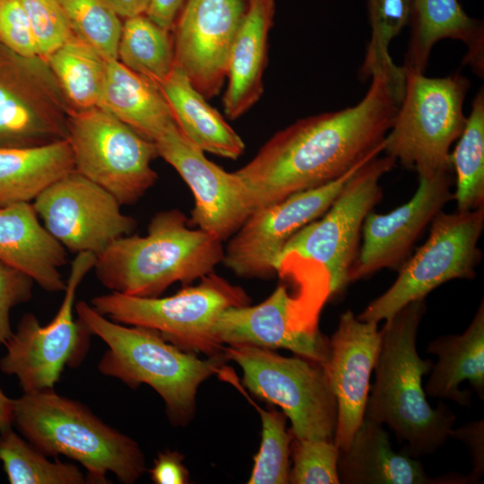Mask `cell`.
Masks as SVG:
<instances>
[{
    "instance_id": "1",
    "label": "cell",
    "mask_w": 484,
    "mask_h": 484,
    "mask_svg": "<svg viewBox=\"0 0 484 484\" xmlns=\"http://www.w3.org/2000/svg\"><path fill=\"white\" fill-rule=\"evenodd\" d=\"M354 106L304 117L273 134L236 171L254 211L324 186L384 151L404 91L402 67L378 68Z\"/></svg>"
},
{
    "instance_id": "2",
    "label": "cell",
    "mask_w": 484,
    "mask_h": 484,
    "mask_svg": "<svg viewBox=\"0 0 484 484\" xmlns=\"http://www.w3.org/2000/svg\"><path fill=\"white\" fill-rule=\"evenodd\" d=\"M425 312V298H421L385 321L364 417L387 425L400 442L406 443V453L416 459L443 446L456 419L441 402L432 408L422 387V376L433 366L431 360L419 357L416 346Z\"/></svg>"
},
{
    "instance_id": "3",
    "label": "cell",
    "mask_w": 484,
    "mask_h": 484,
    "mask_svg": "<svg viewBox=\"0 0 484 484\" xmlns=\"http://www.w3.org/2000/svg\"><path fill=\"white\" fill-rule=\"evenodd\" d=\"M221 241L192 229L178 209L156 213L145 236L116 239L96 256L93 270L111 291L139 298H158L170 285H188L213 272L222 262Z\"/></svg>"
},
{
    "instance_id": "4",
    "label": "cell",
    "mask_w": 484,
    "mask_h": 484,
    "mask_svg": "<svg viewBox=\"0 0 484 484\" xmlns=\"http://www.w3.org/2000/svg\"><path fill=\"white\" fill-rule=\"evenodd\" d=\"M79 321L108 347L98 368L135 389L150 385L163 399L167 414L175 424H186L194 416L199 385L219 373L228 359L224 351L200 359L166 341L152 329L114 322L86 301H78Z\"/></svg>"
},
{
    "instance_id": "5",
    "label": "cell",
    "mask_w": 484,
    "mask_h": 484,
    "mask_svg": "<svg viewBox=\"0 0 484 484\" xmlns=\"http://www.w3.org/2000/svg\"><path fill=\"white\" fill-rule=\"evenodd\" d=\"M13 424L47 456L65 455L80 462L87 483H108L110 472L120 482L133 484L146 471L143 453L133 438L54 389L24 393L14 400Z\"/></svg>"
},
{
    "instance_id": "6",
    "label": "cell",
    "mask_w": 484,
    "mask_h": 484,
    "mask_svg": "<svg viewBox=\"0 0 484 484\" xmlns=\"http://www.w3.org/2000/svg\"><path fill=\"white\" fill-rule=\"evenodd\" d=\"M287 278L256 306L232 307L223 311L214 325L222 345L248 344L267 349H287L299 357L324 365L329 357V339L321 334L318 318L331 295L330 279L320 264L295 255H281Z\"/></svg>"
},
{
    "instance_id": "7",
    "label": "cell",
    "mask_w": 484,
    "mask_h": 484,
    "mask_svg": "<svg viewBox=\"0 0 484 484\" xmlns=\"http://www.w3.org/2000/svg\"><path fill=\"white\" fill-rule=\"evenodd\" d=\"M403 71L402 99L383 151L415 169L419 177L453 172L450 149L465 127L463 103L470 81L459 73L433 78L412 69Z\"/></svg>"
},
{
    "instance_id": "8",
    "label": "cell",
    "mask_w": 484,
    "mask_h": 484,
    "mask_svg": "<svg viewBox=\"0 0 484 484\" xmlns=\"http://www.w3.org/2000/svg\"><path fill=\"white\" fill-rule=\"evenodd\" d=\"M249 303L241 287L213 272L202 277L196 286H187L169 297L139 298L111 291L91 300L97 312L114 322L155 330L177 348L209 357L223 352L224 346L214 333L220 315Z\"/></svg>"
},
{
    "instance_id": "9",
    "label": "cell",
    "mask_w": 484,
    "mask_h": 484,
    "mask_svg": "<svg viewBox=\"0 0 484 484\" xmlns=\"http://www.w3.org/2000/svg\"><path fill=\"white\" fill-rule=\"evenodd\" d=\"M223 351L240 367L251 393L282 409L293 437L333 441L337 402L321 364L248 344L229 345Z\"/></svg>"
},
{
    "instance_id": "10",
    "label": "cell",
    "mask_w": 484,
    "mask_h": 484,
    "mask_svg": "<svg viewBox=\"0 0 484 484\" xmlns=\"http://www.w3.org/2000/svg\"><path fill=\"white\" fill-rule=\"evenodd\" d=\"M74 171L109 192L121 205L137 203L158 179L155 144L108 111L72 110L67 138Z\"/></svg>"
},
{
    "instance_id": "11",
    "label": "cell",
    "mask_w": 484,
    "mask_h": 484,
    "mask_svg": "<svg viewBox=\"0 0 484 484\" xmlns=\"http://www.w3.org/2000/svg\"><path fill=\"white\" fill-rule=\"evenodd\" d=\"M429 225L425 244L401 266L393 285L357 316L359 320L386 321L445 282L475 277L481 258L478 242L484 227V206L462 212L441 211Z\"/></svg>"
},
{
    "instance_id": "12",
    "label": "cell",
    "mask_w": 484,
    "mask_h": 484,
    "mask_svg": "<svg viewBox=\"0 0 484 484\" xmlns=\"http://www.w3.org/2000/svg\"><path fill=\"white\" fill-rule=\"evenodd\" d=\"M95 261L92 253L76 254L55 317L43 326L34 314L23 315L4 344L7 351L0 360V369L18 378L23 393L54 389L65 367H76L82 360L91 333L75 320L73 307L77 288Z\"/></svg>"
},
{
    "instance_id": "13",
    "label": "cell",
    "mask_w": 484,
    "mask_h": 484,
    "mask_svg": "<svg viewBox=\"0 0 484 484\" xmlns=\"http://www.w3.org/2000/svg\"><path fill=\"white\" fill-rule=\"evenodd\" d=\"M395 163L390 156H376L359 168L328 210L294 234L281 256L295 255L320 264L329 275L331 294L340 292L349 283L364 220L381 201L380 179Z\"/></svg>"
},
{
    "instance_id": "14",
    "label": "cell",
    "mask_w": 484,
    "mask_h": 484,
    "mask_svg": "<svg viewBox=\"0 0 484 484\" xmlns=\"http://www.w3.org/2000/svg\"><path fill=\"white\" fill-rule=\"evenodd\" d=\"M72 110L46 59L20 56L0 43V148L66 139Z\"/></svg>"
},
{
    "instance_id": "15",
    "label": "cell",
    "mask_w": 484,
    "mask_h": 484,
    "mask_svg": "<svg viewBox=\"0 0 484 484\" xmlns=\"http://www.w3.org/2000/svg\"><path fill=\"white\" fill-rule=\"evenodd\" d=\"M32 205L46 229L74 254L97 256L136 228L109 192L75 171L48 186Z\"/></svg>"
},
{
    "instance_id": "16",
    "label": "cell",
    "mask_w": 484,
    "mask_h": 484,
    "mask_svg": "<svg viewBox=\"0 0 484 484\" xmlns=\"http://www.w3.org/2000/svg\"><path fill=\"white\" fill-rule=\"evenodd\" d=\"M365 163L324 186L254 211L229 238L222 263L239 277H273L287 242L328 210L347 180Z\"/></svg>"
},
{
    "instance_id": "17",
    "label": "cell",
    "mask_w": 484,
    "mask_h": 484,
    "mask_svg": "<svg viewBox=\"0 0 484 484\" xmlns=\"http://www.w3.org/2000/svg\"><path fill=\"white\" fill-rule=\"evenodd\" d=\"M152 143L158 155L177 170L194 194L190 226H196L221 242L229 238L254 212L242 179L236 172H227L209 160L175 119Z\"/></svg>"
},
{
    "instance_id": "18",
    "label": "cell",
    "mask_w": 484,
    "mask_h": 484,
    "mask_svg": "<svg viewBox=\"0 0 484 484\" xmlns=\"http://www.w3.org/2000/svg\"><path fill=\"white\" fill-rule=\"evenodd\" d=\"M247 0H186L172 30L176 64L206 99L227 78L230 51Z\"/></svg>"
},
{
    "instance_id": "19",
    "label": "cell",
    "mask_w": 484,
    "mask_h": 484,
    "mask_svg": "<svg viewBox=\"0 0 484 484\" xmlns=\"http://www.w3.org/2000/svg\"><path fill=\"white\" fill-rule=\"evenodd\" d=\"M452 172L419 177L413 196L388 212H369L362 226V244L349 273V282L385 268L398 271L414 243L443 207L454 198Z\"/></svg>"
},
{
    "instance_id": "20",
    "label": "cell",
    "mask_w": 484,
    "mask_h": 484,
    "mask_svg": "<svg viewBox=\"0 0 484 484\" xmlns=\"http://www.w3.org/2000/svg\"><path fill=\"white\" fill-rule=\"evenodd\" d=\"M377 323L359 320L348 310L329 339V357L322 365L337 402L333 443L345 450L365 417L369 379L380 351Z\"/></svg>"
},
{
    "instance_id": "21",
    "label": "cell",
    "mask_w": 484,
    "mask_h": 484,
    "mask_svg": "<svg viewBox=\"0 0 484 484\" xmlns=\"http://www.w3.org/2000/svg\"><path fill=\"white\" fill-rule=\"evenodd\" d=\"M338 475L344 484H465L471 475H427L420 462L392 448L383 425L364 418L345 450H339Z\"/></svg>"
},
{
    "instance_id": "22",
    "label": "cell",
    "mask_w": 484,
    "mask_h": 484,
    "mask_svg": "<svg viewBox=\"0 0 484 484\" xmlns=\"http://www.w3.org/2000/svg\"><path fill=\"white\" fill-rule=\"evenodd\" d=\"M0 261L48 292L65 291V248L46 229L30 203L0 208Z\"/></svg>"
},
{
    "instance_id": "23",
    "label": "cell",
    "mask_w": 484,
    "mask_h": 484,
    "mask_svg": "<svg viewBox=\"0 0 484 484\" xmlns=\"http://www.w3.org/2000/svg\"><path fill=\"white\" fill-rule=\"evenodd\" d=\"M410 35L403 69L425 73L434 45L441 39L462 41V63L479 77L484 74V25L469 16L458 0H408Z\"/></svg>"
},
{
    "instance_id": "24",
    "label": "cell",
    "mask_w": 484,
    "mask_h": 484,
    "mask_svg": "<svg viewBox=\"0 0 484 484\" xmlns=\"http://www.w3.org/2000/svg\"><path fill=\"white\" fill-rule=\"evenodd\" d=\"M275 9V0H247L228 65L223 108L229 119H237L247 112L264 92L268 37Z\"/></svg>"
},
{
    "instance_id": "25",
    "label": "cell",
    "mask_w": 484,
    "mask_h": 484,
    "mask_svg": "<svg viewBox=\"0 0 484 484\" xmlns=\"http://www.w3.org/2000/svg\"><path fill=\"white\" fill-rule=\"evenodd\" d=\"M427 352L438 357L431 368L425 393L432 398L449 399L459 405H471V392L460 390L463 381L483 399L484 395V303L480 307L461 334L439 336L427 348Z\"/></svg>"
},
{
    "instance_id": "26",
    "label": "cell",
    "mask_w": 484,
    "mask_h": 484,
    "mask_svg": "<svg viewBox=\"0 0 484 484\" xmlns=\"http://www.w3.org/2000/svg\"><path fill=\"white\" fill-rule=\"evenodd\" d=\"M158 88L177 125L203 151L230 160L244 153L246 147L241 137L191 84L177 64Z\"/></svg>"
},
{
    "instance_id": "27",
    "label": "cell",
    "mask_w": 484,
    "mask_h": 484,
    "mask_svg": "<svg viewBox=\"0 0 484 484\" xmlns=\"http://www.w3.org/2000/svg\"><path fill=\"white\" fill-rule=\"evenodd\" d=\"M98 107L153 141L174 120L159 88L125 66L118 59L106 63Z\"/></svg>"
},
{
    "instance_id": "28",
    "label": "cell",
    "mask_w": 484,
    "mask_h": 484,
    "mask_svg": "<svg viewBox=\"0 0 484 484\" xmlns=\"http://www.w3.org/2000/svg\"><path fill=\"white\" fill-rule=\"evenodd\" d=\"M73 171V159L67 139L33 147L0 148V208L30 203Z\"/></svg>"
},
{
    "instance_id": "29",
    "label": "cell",
    "mask_w": 484,
    "mask_h": 484,
    "mask_svg": "<svg viewBox=\"0 0 484 484\" xmlns=\"http://www.w3.org/2000/svg\"><path fill=\"white\" fill-rule=\"evenodd\" d=\"M46 61L73 110L98 107L107 61L96 50L73 35Z\"/></svg>"
},
{
    "instance_id": "30",
    "label": "cell",
    "mask_w": 484,
    "mask_h": 484,
    "mask_svg": "<svg viewBox=\"0 0 484 484\" xmlns=\"http://www.w3.org/2000/svg\"><path fill=\"white\" fill-rule=\"evenodd\" d=\"M145 14L125 19L117 59L157 87L176 65L173 36Z\"/></svg>"
},
{
    "instance_id": "31",
    "label": "cell",
    "mask_w": 484,
    "mask_h": 484,
    "mask_svg": "<svg viewBox=\"0 0 484 484\" xmlns=\"http://www.w3.org/2000/svg\"><path fill=\"white\" fill-rule=\"evenodd\" d=\"M455 174L454 199L457 212L484 206V91L481 87L471 104L465 127L450 154Z\"/></svg>"
},
{
    "instance_id": "32",
    "label": "cell",
    "mask_w": 484,
    "mask_h": 484,
    "mask_svg": "<svg viewBox=\"0 0 484 484\" xmlns=\"http://www.w3.org/2000/svg\"><path fill=\"white\" fill-rule=\"evenodd\" d=\"M0 461L11 484H84L86 476L72 464L51 462L12 428L0 431Z\"/></svg>"
},
{
    "instance_id": "33",
    "label": "cell",
    "mask_w": 484,
    "mask_h": 484,
    "mask_svg": "<svg viewBox=\"0 0 484 484\" xmlns=\"http://www.w3.org/2000/svg\"><path fill=\"white\" fill-rule=\"evenodd\" d=\"M218 374L221 379L237 387L260 414L262 441L259 452L255 457L254 468L247 483H289V457L293 436L286 428V415L276 410H264L255 404L242 388L238 377L225 365Z\"/></svg>"
},
{
    "instance_id": "34",
    "label": "cell",
    "mask_w": 484,
    "mask_h": 484,
    "mask_svg": "<svg viewBox=\"0 0 484 484\" xmlns=\"http://www.w3.org/2000/svg\"><path fill=\"white\" fill-rule=\"evenodd\" d=\"M73 36L106 61L117 59L120 17L106 0H58Z\"/></svg>"
},
{
    "instance_id": "35",
    "label": "cell",
    "mask_w": 484,
    "mask_h": 484,
    "mask_svg": "<svg viewBox=\"0 0 484 484\" xmlns=\"http://www.w3.org/2000/svg\"><path fill=\"white\" fill-rule=\"evenodd\" d=\"M367 7L371 37L359 72L362 81L368 80L377 68L395 65L389 46L409 20L408 0H367Z\"/></svg>"
},
{
    "instance_id": "36",
    "label": "cell",
    "mask_w": 484,
    "mask_h": 484,
    "mask_svg": "<svg viewBox=\"0 0 484 484\" xmlns=\"http://www.w3.org/2000/svg\"><path fill=\"white\" fill-rule=\"evenodd\" d=\"M293 468L289 483L339 484V448L333 441L293 437L290 444Z\"/></svg>"
},
{
    "instance_id": "37",
    "label": "cell",
    "mask_w": 484,
    "mask_h": 484,
    "mask_svg": "<svg viewBox=\"0 0 484 484\" xmlns=\"http://www.w3.org/2000/svg\"><path fill=\"white\" fill-rule=\"evenodd\" d=\"M36 40L46 59L73 34L58 0H22Z\"/></svg>"
},
{
    "instance_id": "38",
    "label": "cell",
    "mask_w": 484,
    "mask_h": 484,
    "mask_svg": "<svg viewBox=\"0 0 484 484\" xmlns=\"http://www.w3.org/2000/svg\"><path fill=\"white\" fill-rule=\"evenodd\" d=\"M0 43L25 57L39 56L31 25L22 0H0Z\"/></svg>"
},
{
    "instance_id": "39",
    "label": "cell",
    "mask_w": 484,
    "mask_h": 484,
    "mask_svg": "<svg viewBox=\"0 0 484 484\" xmlns=\"http://www.w3.org/2000/svg\"><path fill=\"white\" fill-rule=\"evenodd\" d=\"M33 284L30 277L0 261V344H5L13 333L12 308L31 298Z\"/></svg>"
},
{
    "instance_id": "40",
    "label": "cell",
    "mask_w": 484,
    "mask_h": 484,
    "mask_svg": "<svg viewBox=\"0 0 484 484\" xmlns=\"http://www.w3.org/2000/svg\"><path fill=\"white\" fill-rule=\"evenodd\" d=\"M450 437L467 445L472 464L471 475L478 482L484 474V421H471L457 429H452Z\"/></svg>"
},
{
    "instance_id": "41",
    "label": "cell",
    "mask_w": 484,
    "mask_h": 484,
    "mask_svg": "<svg viewBox=\"0 0 484 484\" xmlns=\"http://www.w3.org/2000/svg\"><path fill=\"white\" fill-rule=\"evenodd\" d=\"M184 456L176 451H165L158 454L150 470L156 484H184L188 482V471L183 464Z\"/></svg>"
},
{
    "instance_id": "42",
    "label": "cell",
    "mask_w": 484,
    "mask_h": 484,
    "mask_svg": "<svg viewBox=\"0 0 484 484\" xmlns=\"http://www.w3.org/2000/svg\"><path fill=\"white\" fill-rule=\"evenodd\" d=\"M186 0H151L145 15L160 27L172 31Z\"/></svg>"
},
{
    "instance_id": "43",
    "label": "cell",
    "mask_w": 484,
    "mask_h": 484,
    "mask_svg": "<svg viewBox=\"0 0 484 484\" xmlns=\"http://www.w3.org/2000/svg\"><path fill=\"white\" fill-rule=\"evenodd\" d=\"M119 17L125 19L145 14L151 0H106Z\"/></svg>"
},
{
    "instance_id": "44",
    "label": "cell",
    "mask_w": 484,
    "mask_h": 484,
    "mask_svg": "<svg viewBox=\"0 0 484 484\" xmlns=\"http://www.w3.org/2000/svg\"><path fill=\"white\" fill-rule=\"evenodd\" d=\"M14 400L0 389V431L12 428L13 424Z\"/></svg>"
}]
</instances>
